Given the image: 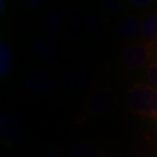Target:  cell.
I'll return each instance as SVG.
<instances>
[{
	"label": "cell",
	"mask_w": 157,
	"mask_h": 157,
	"mask_svg": "<svg viewBox=\"0 0 157 157\" xmlns=\"http://www.w3.org/2000/svg\"><path fill=\"white\" fill-rule=\"evenodd\" d=\"M101 6L105 11L109 13H117L121 9V3L115 0H103L101 1Z\"/></svg>",
	"instance_id": "9a60e30c"
},
{
	"label": "cell",
	"mask_w": 157,
	"mask_h": 157,
	"mask_svg": "<svg viewBox=\"0 0 157 157\" xmlns=\"http://www.w3.org/2000/svg\"><path fill=\"white\" fill-rule=\"evenodd\" d=\"M45 157H62V155L58 151H56V150L51 149L46 153Z\"/></svg>",
	"instance_id": "ac0fdd59"
},
{
	"label": "cell",
	"mask_w": 157,
	"mask_h": 157,
	"mask_svg": "<svg viewBox=\"0 0 157 157\" xmlns=\"http://www.w3.org/2000/svg\"><path fill=\"white\" fill-rule=\"evenodd\" d=\"M156 47H157V42H156Z\"/></svg>",
	"instance_id": "44dd1931"
},
{
	"label": "cell",
	"mask_w": 157,
	"mask_h": 157,
	"mask_svg": "<svg viewBox=\"0 0 157 157\" xmlns=\"http://www.w3.org/2000/svg\"><path fill=\"white\" fill-rule=\"evenodd\" d=\"M147 78L148 81L153 85V87L157 88V61L151 62L147 67Z\"/></svg>",
	"instance_id": "2e32d148"
},
{
	"label": "cell",
	"mask_w": 157,
	"mask_h": 157,
	"mask_svg": "<svg viewBox=\"0 0 157 157\" xmlns=\"http://www.w3.org/2000/svg\"><path fill=\"white\" fill-rule=\"evenodd\" d=\"M28 87L36 95H48L55 89L56 81L52 76L45 73H33L28 77Z\"/></svg>",
	"instance_id": "5b68a950"
},
{
	"label": "cell",
	"mask_w": 157,
	"mask_h": 157,
	"mask_svg": "<svg viewBox=\"0 0 157 157\" xmlns=\"http://www.w3.org/2000/svg\"><path fill=\"white\" fill-rule=\"evenodd\" d=\"M118 104V95L110 88H100L93 91L86 99L87 110L93 115H105Z\"/></svg>",
	"instance_id": "3957f363"
},
{
	"label": "cell",
	"mask_w": 157,
	"mask_h": 157,
	"mask_svg": "<svg viewBox=\"0 0 157 157\" xmlns=\"http://www.w3.org/2000/svg\"><path fill=\"white\" fill-rule=\"evenodd\" d=\"M132 3H133V5L137 6V7H146V6L150 5L151 1L150 0H133Z\"/></svg>",
	"instance_id": "e0dca14e"
},
{
	"label": "cell",
	"mask_w": 157,
	"mask_h": 157,
	"mask_svg": "<svg viewBox=\"0 0 157 157\" xmlns=\"http://www.w3.org/2000/svg\"><path fill=\"white\" fill-rule=\"evenodd\" d=\"M141 25L137 17H128L117 25V32L121 38H132L141 32Z\"/></svg>",
	"instance_id": "9c48e42d"
},
{
	"label": "cell",
	"mask_w": 157,
	"mask_h": 157,
	"mask_svg": "<svg viewBox=\"0 0 157 157\" xmlns=\"http://www.w3.org/2000/svg\"><path fill=\"white\" fill-rule=\"evenodd\" d=\"M68 28L71 33L76 37H81L87 28L86 17L80 12H73L68 17Z\"/></svg>",
	"instance_id": "4fadbf2b"
},
{
	"label": "cell",
	"mask_w": 157,
	"mask_h": 157,
	"mask_svg": "<svg viewBox=\"0 0 157 157\" xmlns=\"http://www.w3.org/2000/svg\"><path fill=\"white\" fill-rule=\"evenodd\" d=\"M29 4L32 5V6H35V7H39V6H42L44 4V1H39V0H37V1H34V0H30Z\"/></svg>",
	"instance_id": "d6986e66"
},
{
	"label": "cell",
	"mask_w": 157,
	"mask_h": 157,
	"mask_svg": "<svg viewBox=\"0 0 157 157\" xmlns=\"http://www.w3.org/2000/svg\"><path fill=\"white\" fill-rule=\"evenodd\" d=\"M44 25L46 30L52 35L60 33L63 26V21L59 12L55 10H50L44 17Z\"/></svg>",
	"instance_id": "7c38bea8"
},
{
	"label": "cell",
	"mask_w": 157,
	"mask_h": 157,
	"mask_svg": "<svg viewBox=\"0 0 157 157\" xmlns=\"http://www.w3.org/2000/svg\"><path fill=\"white\" fill-rule=\"evenodd\" d=\"M33 51L37 57L44 60H54L61 54L60 47L47 40H37L33 45Z\"/></svg>",
	"instance_id": "52a82bcc"
},
{
	"label": "cell",
	"mask_w": 157,
	"mask_h": 157,
	"mask_svg": "<svg viewBox=\"0 0 157 157\" xmlns=\"http://www.w3.org/2000/svg\"><path fill=\"white\" fill-rule=\"evenodd\" d=\"M155 41H144L130 46L122 55V64L125 68L137 71L151 60L156 50Z\"/></svg>",
	"instance_id": "7a4b0ae2"
},
{
	"label": "cell",
	"mask_w": 157,
	"mask_h": 157,
	"mask_svg": "<svg viewBox=\"0 0 157 157\" xmlns=\"http://www.w3.org/2000/svg\"><path fill=\"white\" fill-rule=\"evenodd\" d=\"M94 81L93 74L89 71H70L64 77V86L68 90H81L89 86Z\"/></svg>",
	"instance_id": "8992f818"
},
{
	"label": "cell",
	"mask_w": 157,
	"mask_h": 157,
	"mask_svg": "<svg viewBox=\"0 0 157 157\" xmlns=\"http://www.w3.org/2000/svg\"><path fill=\"white\" fill-rule=\"evenodd\" d=\"M141 35L145 41H154L157 38V17H147L141 25Z\"/></svg>",
	"instance_id": "5bb4252c"
},
{
	"label": "cell",
	"mask_w": 157,
	"mask_h": 157,
	"mask_svg": "<svg viewBox=\"0 0 157 157\" xmlns=\"http://www.w3.org/2000/svg\"><path fill=\"white\" fill-rule=\"evenodd\" d=\"M5 9H6V4L3 0H0V12L1 13H4L5 12Z\"/></svg>",
	"instance_id": "ffe728a7"
},
{
	"label": "cell",
	"mask_w": 157,
	"mask_h": 157,
	"mask_svg": "<svg viewBox=\"0 0 157 157\" xmlns=\"http://www.w3.org/2000/svg\"><path fill=\"white\" fill-rule=\"evenodd\" d=\"M13 65V57L10 46L6 41L0 42V76L6 77L10 74Z\"/></svg>",
	"instance_id": "30bf717a"
},
{
	"label": "cell",
	"mask_w": 157,
	"mask_h": 157,
	"mask_svg": "<svg viewBox=\"0 0 157 157\" xmlns=\"http://www.w3.org/2000/svg\"><path fill=\"white\" fill-rule=\"evenodd\" d=\"M86 17L87 28L91 33L97 36H101L105 32L106 21L103 15L97 13V12H88L85 15Z\"/></svg>",
	"instance_id": "8fae6325"
},
{
	"label": "cell",
	"mask_w": 157,
	"mask_h": 157,
	"mask_svg": "<svg viewBox=\"0 0 157 157\" xmlns=\"http://www.w3.org/2000/svg\"><path fill=\"white\" fill-rule=\"evenodd\" d=\"M71 157H106L95 145L88 141L80 140L71 146Z\"/></svg>",
	"instance_id": "ba28073f"
},
{
	"label": "cell",
	"mask_w": 157,
	"mask_h": 157,
	"mask_svg": "<svg viewBox=\"0 0 157 157\" xmlns=\"http://www.w3.org/2000/svg\"><path fill=\"white\" fill-rule=\"evenodd\" d=\"M127 101L132 113L157 121V88L143 83L134 84Z\"/></svg>",
	"instance_id": "6da1fadb"
},
{
	"label": "cell",
	"mask_w": 157,
	"mask_h": 157,
	"mask_svg": "<svg viewBox=\"0 0 157 157\" xmlns=\"http://www.w3.org/2000/svg\"><path fill=\"white\" fill-rule=\"evenodd\" d=\"M1 125V137L3 141L7 144H20L24 138V128L21 127V122L17 117L9 113L1 115L0 119Z\"/></svg>",
	"instance_id": "277c9868"
}]
</instances>
